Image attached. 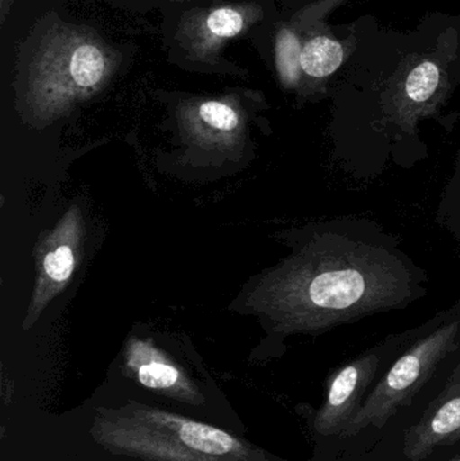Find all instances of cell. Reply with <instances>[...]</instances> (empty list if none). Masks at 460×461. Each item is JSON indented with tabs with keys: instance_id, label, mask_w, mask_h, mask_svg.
I'll return each instance as SVG.
<instances>
[{
	"instance_id": "obj_1",
	"label": "cell",
	"mask_w": 460,
	"mask_h": 461,
	"mask_svg": "<svg viewBox=\"0 0 460 461\" xmlns=\"http://www.w3.org/2000/svg\"><path fill=\"white\" fill-rule=\"evenodd\" d=\"M428 276L375 221L338 218L311 232L277 279L291 330L321 333L401 311L427 295Z\"/></svg>"
},
{
	"instance_id": "obj_12",
	"label": "cell",
	"mask_w": 460,
	"mask_h": 461,
	"mask_svg": "<svg viewBox=\"0 0 460 461\" xmlns=\"http://www.w3.org/2000/svg\"><path fill=\"white\" fill-rule=\"evenodd\" d=\"M46 276L57 284L67 282L75 268V255L69 246L57 247L43 259Z\"/></svg>"
},
{
	"instance_id": "obj_10",
	"label": "cell",
	"mask_w": 460,
	"mask_h": 461,
	"mask_svg": "<svg viewBox=\"0 0 460 461\" xmlns=\"http://www.w3.org/2000/svg\"><path fill=\"white\" fill-rule=\"evenodd\" d=\"M180 378L177 368L153 357L138 367V379L149 389H169L175 386Z\"/></svg>"
},
{
	"instance_id": "obj_5",
	"label": "cell",
	"mask_w": 460,
	"mask_h": 461,
	"mask_svg": "<svg viewBox=\"0 0 460 461\" xmlns=\"http://www.w3.org/2000/svg\"><path fill=\"white\" fill-rule=\"evenodd\" d=\"M459 438L460 381L448 382L442 394L405 436L404 455L410 461H421L435 449L455 444Z\"/></svg>"
},
{
	"instance_id": "obj_8",
	"label": "cell",
	"mask_w": 460,
	"mask_h": 461,
	"mask_svg": "<svg viewBox=\"0 0 460 461\" xmlns=\"http://www.w3.org/2000/svg\"><path fill=\"white\" fill-rule=\"evenodd\" d=\"M246 26V16L240 8L221 7L208 13L200 26V35L207 45L215 46L230 38L237 37Z\"/></svg>"
},
{
	"instance_id": "obj_11",
	"label": "cell",
	"mask_w": 460,
	"mask_h": 461,
	"mask_svg": "<svg viewBox=\"0 0 460 461\" xmlns=\"http://www.w3.org/2000/svg\"><path fill=\"white\" fill-rule=\"evenodd\" d=\"M199 118L203 123L218 131L229 132L237 129L239 124V116L231 105L226 103L208 100L202 103L199 107Z\"/></svg>"
},
{
	"instance_id": "obj_4",
	"label": "cell",
	"mask_w": 460,
	"mask_h": 461,
	"mask_svg": "<svg viewBox=\"0 0 460 461\" xmlns=\"http://www.w3.org/2000/svg\"><path fill=\"white\" fill-rule=\"evenodd\" d=\"M415 330L389 338L380 346L359 355L332 374L327 397L315 419L316 432L324 436H342L362 406V398L374 381L389 352L410 341Z\"/></svg>"
},
{
	"instance_id": "obj_2",
	"label": "cell",
	"mask_w": 460,
	"mask_h": 461,
	"mask_svg": "<svg viewBox=\"0 0 460 461\" xmlns=\"http://www.w3.org/2000/svg\"><path fill=\"white\" fill-rule=\"evenodd\" d=\"M460 347V301L437 314L431 330L419 338L375 384L340 438L358 435L369 427L381 428L423 389L437 367Z\"/></svg>"
},
{
	"instance_id": "obj_7",
	"label": "cell",
	"mask_w": 460,
	"mask_h": 461,
	"mask_svg": "<svg viewBox=\"0 0 460 461\" xmlns=\"http://www.w3.org/2000/svg\"><path fill=\"white\" fill-rule=\"evenodd\" d=\"M180 436L188 448L203 455L219 456L237 448V443L231 436L227 435L223 430L216 429L210 425L200 424V422H181Z\"/></svg>"
},
{
	"instance_id": "obj_9",
	"label": "cell",
	"mask_w": 460,
	"mask_h": 461,
	"mask_svg": "<svg viewBox=\"0 0 460 461\" xmlns=\"http://www.w3.org/2000/svg\"><path fill=\"white\" fill-rule=\"evenodd\" d=\"M302 49L299 41L288 30H284L277 40V67L281 77L286 84H293L299 77Z\"/></svg>"
},
{
	"instance_id": "obj_14",
	"label": "cell",
	"mask_w": 460,
	"mask_h": 461,
	"mask_svg": "<svg viewBox=\"0 0 460 461\" xmlns=\"http://www.w3.org/2000/svg\"><path fill=\"white\" fill-rule=\"evenodd\" d=\"M454 461H460V460H454Z\"/></svg>"
},
{
	"instance_id": "obj_3",
	"label": "cell",
	"mask_w": 460,
	"mask_h": 461,
	"mask_svg": "<svg viewBox=\"0 0 460 461\" xmlns=\"http://www.w3.org/2000/svg\"><path fill=\"white\" fill-rule=\"evenodd\" d=\"M113 67L107 49L84 32L64 30L51 35L38 54L32 73L34 102L57 110L96 91Z\"/></svg>"
},
{
	"instance_id": "obj_13",
	"label": "cell",
	"mask_w": 460,
	"mask_h": 461,
	"mask_svg": "<svg viewBox=\"0 0 460 461\" xmlns=\"http://www.w3.org/2000/svg\"><path fill=\"white\" fill-rule=\"evenodd\" d=\"M460 381V359L458 365H456V367L454 368L453 374H451L450 379H448V382H456ZM447 382V384H448Z\"/></svg>"
},
{
	"instance_id": "obj_6",
	"label": "cell",
	"mask_w": 460,
	"mask_h": 461,
	"mask_svg": "<svg viewBox=\"0 0 460 461\" xmlns=\"http://www.w3.org/2000/svg\"><path fill=\"white\" fill-rule=\"evenodd\" d=\"M343 61V49L337 41L316 37L302 49V69L311 77L332 75Z\"/></svg>"
}]
</instances>
